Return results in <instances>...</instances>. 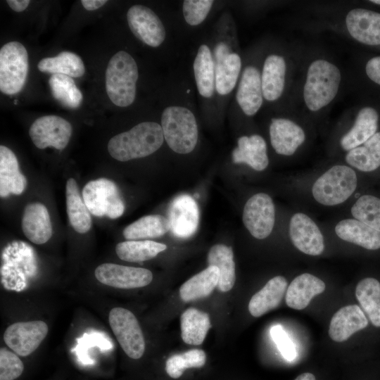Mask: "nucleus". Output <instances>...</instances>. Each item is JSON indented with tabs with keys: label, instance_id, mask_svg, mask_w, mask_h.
Listing matches in <instances>:
<instances>
[{
	"label": "nucleus",
	"instance_id": "f257e3e1",
	"mask_svg": "<svg viewBox=\"0 0 380 380\" xmlns=\"http://www.w3.org/2000/svg\"><path fill=\"white\" fill-rule=\"evenodd\" d=\"M163 141L161 125L155 122H143L112 137L108 151L114 159L125 162L153 153Z\"/></svg>",
	"mask_w": 380,
	"mask_h": 380
},
{
	"label": "nucleus",
	"instance_id": "f03ea898",
	"mask_svg": "<svg viewBox=\"0 0 380 380\" xmlns=\"http://www.w3.org/2000/svg\"><path fill=\"white\" fill-rule=\"evenodd\" d=\"M341 73L334 63L317 59L308 67L303 87V99L307 108L317 111L329 104L337 95Z\"/></svg>",
	"mask_w": 380,
	"mask_h": 380
},
{
	"label": "nucleus",
	"instance_id": "7ed1b4c3",
	"mask_svg": "<svg viewBox=\"0 0 380 380\" xmlns=\"http://www.w3.org/2000/svg\"><path fill=\"white\" fill-rule=\"evenodd\" d=\"M138 67L133 57L120 51L110 59L105 74L106 90L117 106L127 107L136 97Z\"/></svg>",
	"mask_w": 380,
	"mask_h": 380
},
{
	"label": "nucleus",
	"instance_id": "20e7f679",
	"mask_svg": "<svg viewBox=\"0 0 380 380\" xmlns=\"http://www.w3.org/2000/svg\"><path fill=\"white\" fill-rule=\"evenodd\" d=\"M164 139L175 153L186 154L196 147L198 131L193 113L179 106H168L161 116Z\"/></svg>",
	"mask_w": 380,
	"mask_h": 380
},
{
	"label": "nucleus",
	"instance_id": "39448f33",
	"mask_svg": "<svg viewBox=\"0 0 380 380\" xmlns=\"http://www.w3.org/2000/svg\"><path fill=\"white\" fill-rule=\"evenodd\" d=\"M357 184L355 172L346 165H334L322 174L312 189L314 198L319 203L334 206L345 202Z\"/></svg>",
	"mask_w": 380,
	"mask_h": 380
},
{
	"label": "nucleus",
	"instance_id": "423d86ee",
	"mask_svg": "<svg viewBox=\"0 0 380 380\" xmlns=\"http://www.w3.org/2000/svg\"><path fill=\"white\" fill-rule=\"evenodd\" d=\"M28 54L18 42H10L0 49V90L13 95L20 92L26 82Z\"/></svg>",
	"mask_w": 380,
	"mask_h": 380
},
{
	"label": "nucleus",
	"instance_id": "0eeeda50",
	"mask_svg": "<svg viewBox=\"0 0 380 380\" xmlns=\"http://www.w3.org/2000/svg\"><path fill=\"white\" fill-rule=\"evenodd\" d=\"M82 196L89 213L95 216L116 219L124 213L125 204L118 188L110 179L89 182L82 189Z\"/></svg>",
	"mask_w": 380,
	"mask_h": 380
},
{
	"label": "nucleus",
	"instance_id": "6e6552de",
	"mask_svg": "<svg viewBox=\"0 0 380 380\" xmlns=\"http://www.w3.org/2000/svg\"><path fill=\"white\" fill-rule=\"evenodd\" d=\"M108 319L110 328L124 352L130 358H140L145 350V341L134 315L127 309L118 307L110 311Z\"/></svg>",
	"mask_w": 380,
	"mask_h": 380
},
{
	"label": "nucleus",
	"instance_id": "1a4fd4ad",
	"mask_svg": "<svg viewBox=\"0 0 380 380\" xmlns=\"http://www.w3.org/2000/svg\"><path fill=\"white\" fill-rule=\"evenodd\" d=\"M29 135L33 144L39 149L51 146L64 149L72 135L71 124L58 115L38 118L31 125Z\"/></svg>",
	"mask_w": 380,
	"mask_h": 380
},
{
	"label": "nucleus",
	"instance_id": "9d476101",
	"mask_svg": "<svg viewBox=\"0 0 380 380\" xmlns=\"http://www.w3.org/2000/svg\"><path fill=\"white\" fill-rule=\"evenodd\" d=\"M274 221V205L268 194H256L247 201L243 208V222L253 236L258 239L267 237L273 229Z\"/></svg>",
	"mask_w": 380,
	"mask_h": 380
},
{
	"label": "nucleus",
	"instance_id": "9b49d317",
	"mask_svg": "<svg viewBox=\"0 0 380 380\" xmlns=\"http://www.w3.org/2000/svg\"><path fill=\"white\" fill-rule=\"evenodd\" d=\"M48 330L47 324L41 320L15 322L6 328L4 340L15 353L25 357L39 346Z\"/></svg>",
	"mask_w": 380,
	"mask_h": 380
},
{
	"label": "nucleus",
	"instance_id": "f8f14e48",
	"mask_svg": "<svg viewBox=\"0 0 380 380\" xmlns=\"http://www.w3.org/2000/svg\"><path fill=\"white\" fill-rule=\"evenodd\" d=\"M127 20L132 32L144 44L157 47L165 40V27L151 8L142 5H134L127 13Z\"/></svg>",
	"mask_w": 380,
	"mask_h": 380
},
{
	"label": "nucleus",
	"instance_id": "ddd939ff",
	"mask_svg": "<svg viewBox=\"0 0 380 380\" xmlns=\"http://www.w3.org/2000/svg\"><path fill=\"white\" fill-rule=\"evenodd\" d=\"M96 279L107 286L118 289H135L146 286L153 279L152 272L145 268L103 263L94 272Z\"/></svg>",
	"mask_w": 380,
	"mask_h": 380
},
{
	"label": "nucleus",
	"instance_id": "4468645a",
	"mask_svg": "<svg viewBox=\"0 0 380 380\" xmlns=\"http://www.w3.org/2000/svg\"><path fill=\"white\" fill-rule=\"evenodd\" d=\"M289 236L293 246L302 253L319 255L324 249V237L316 223L303 213L294 214L289 223Z\"/></svg>",
	"mask_w": 380,
	"mask_h": 380
},
{
	"label": "nucleus",
	"instance_id": "2eb2a0df",
	"mask_svg": "<svg viewBox=\"0 0 380 380\" xmlns=\"http://www.w3.org/2000/svg\"><path fill=\"white\" fill-rule=\"evenodd\" d=\"M170 231L179 238H188L197 230L199 209L194 199L186 194L175 197L168 208Z\"/></svg>",
	"mask_w": 380,
	"mask_h": 380
},
{
	"label": "nucleus",
	"instance_id": "dca6fc26",
	"mask_svg": "<svg viewBox=\"0 0 380 380\" xmlns=\"http://www.w3.org/2000/svg\"><path fill=\"white\" fill-rule=\"evenodd\" d=\"M215 88L220 95L229 94L234 88L241 68L240 56L230 52L224 42L218 43L214 49Z\"/></svg>",
	"mask_w": 380,
	"mask_h": 380
},
{
	"label": "nucleus",
	"instance_id": "f3484780",
	"mask_svg": "<svg viewBox=\"0 0 380 380\" xmlns=\"http://www.w3.org/2000/svg\"><path fill=\"white\" fill-rule=\"evenodd\" d=\"M346 28L355 40L367 45L380 44V13L365 8L350 10L346 17Z\"/></svg>",
	"mask_w": 380,
	"mask_h": 380
},
{
	"label": "nucleus",
	"instance_id": "a211bd4d",
	"mask_svg": "<svg viewBox=\"0 0 380 380\" xmlns=\"http://www.w3.org/2000/svg\"><path fill=\"white\" fill-rule=\"evenodd\" d=\"M271 144L278 154L293 155L305 139L304 130L293 121L273 118L270 125Z\"/></svg>",
	"mask_w": 380,
	"mask_h": 380
},
{
	"label": "nucleus",
	"instance_id": "6ab92c4d",
	"mask_svg": "<svg viewBox=\"0 0 380 380\" xmlns=\"http://www.w3.org/2000/svg\"><path fill=\"white\" fill-rule=\"evenodd\" d=\"M261 75L253 65L245 68L236 91V99L243 112L248 116L254 115L263 102Z\"/></svg>",
	"mask_w": 380,
	"mask_h": 380
},
{
	"label": "nucleus",
	"instance_id": "aec40b11",
	"mask_svg": "<svg viewBox=\"0 0 380 380\" xmlns=\"http://www.w3.org/2000/svg\"><path fill=\"white\" fill-rule=\"evenodd\" d=\"M368 320L364 311L357 305H349L339 309L332 317L329 337L334 341L343 342L354 333L366 328Z\"/></svg>",
	"mask_w": 380,
	"mask_h": 380
},
{
	"label": "nucleus",
	"instance_id": "412c9836",
	"mask_svg": "<svg viewBox=\"0 0 380 380\" xmlns=\"http://www.w3.org/2000/svg\"><path fill=\"white\" fill-rule=\"evenodd\" d=\"M21 225L25 236L35 244L45 243L52 236L49 213L42 203H32L26 205Z\"/></svg>",
	"mask_w": 380,
	"mask_h": 380
},
{
	"label": "nucleus",
	"instance_id": "4be33fe9",
	"mask_svg": "<svg viewBox=\"0 0 380 380\" xmlns=\"http://www.w3.org/2000/svg\"><path fill=\"white\" fill-rule=\"evenodd\" d=\"M322 280L309 273L296 277L289 284L286 292V305L294 310H303L315 296L325 290Z\"/></svg>",
	"mask_w": 380,
	"mask_h": 380
},
{
	"label": "nucleus",
	"instance_id": "5701e85b",
	"mask_svg": "<svg viewBox=\"0 0 380 380\" xmlns=\"http://www.w3.org/2000/svg\"><path fill=\"white\" fill-rule=\"evenodd\" d=\"M232 160L236 164L246 163L255 170H264L269 164L265 139L258 134L241 137L232 152Z\"/></svg>",
	"mask_w": 380,
	"mask_h": 380
},
{
	"label": "nucleus",
	"instance_id": "b1692460",
	"mask_svg": "<svg viewBox=\"0 0 380 380\" xmlns=\"http://www.w3.org/2000/svg\"><path fill=\"white\" fill-rule=\"evenodd\" d=\"M25 177L20 173L15 153L8 147L0 146V196L11 194L20 195L26 186Z\"/></svg>",
	"mask_w": 380,
	"mask_h": 380
},
{
	"label": "nucleus",
	"instance_id": "393cba45",
	"mask_svg": "<svg viewBox=\"0 0 380 380\" xmlns=\"http://www.w3.org/2000/svg\"><path fill=\"white\" fill-rule=\"evenodd\" d=\"M287 281L282 276H276L251 298L248 310L255 317H259L277 308L286 291Z\"/></svg>",
	"mask_w": 380,
	"mask_h": 380
},
{
	"label": "nucleus",
	"instance_id": "a878e982",
	"mask_svg": "<svg viewBox=\"0 0 380 380\" xmlns=\"http://www.w3.org/2000/svg\"><path fill=\"white\" fill-rule=\"evenodd\" d=\"M378 120L379 115L374 108H362L357 115L353 126L341 137V148L349 151L364 144L376 133Z\"/></svg>",
	"mask_w": 380,
	"mask_h": 380
},
{
	"label": "nucleus",
	"instance_id": "bb28decb",
	"mask_svg": "<svg viewBox=\"0 0 380 380\" xmlns=\"http://www.w3.org/2000/svg\"><path fill=\"white\" fill-rule=\"evenodd\" d=\"M286 72V61L281 56L271 54L266 58L262 68L261 82L263 97L267 101H276L282 95Z\"/></svg>",
	"mask_w": 380,
	"mask_h": 380
},
{
	"label": "nucleus",
	"instance_id": "cd10ccee",
	"mask_svg": "<svg viewBox=\"0 0 380 380\" xmlns=\"http://www.w3.org/2000/svg\"><path fill=\"white\" fill-rule=\"evenodd\" d=\"M337 236L343 241L368 250L380 248V232L356 219H345L335 227Z\"/></svg>",
	"mask_w": 380,
	"mask_h": 380
},
{
	"label": "nucleus",
	"instance_id": "c85d7f7f",
	"mask_svg": "<svg viewBox=\"0 0 380 380\" xmlns=\"http://www.w3.org/2000/svg\"><path fill=\"white\" fill-rule=\"evenodd\" d=\"M65 196L66 210L70 225L80 234L87 233L91 227V217L73 178L67 180Z\"/></svg>",
	"mask_w": 380,
	"mask_h": 380
},
{
	"label": "nucleus",
	"instance_id": "c756f323",
	"mask_svg": "<svg viewBox=\"0 0 380 380\" xmlns=\"http://www.w3.org/2000/svg\"><path fill=\"white\" fill-rule=\"evenodd\" d=\"M220 270L208 266L184 282L179 289V296L184 302H189L209 296L217 287Z\"/></svg>",
	"mask_w": 380,
	"mask_h": 380
},
{
	"label": "nucleus",
	"instance_id": "7c9ffc66",
	"mask_svg": "<svg viewBox=\"0 0 380 380\" xmlns=\"http://www.w3.org/2000/svg\"><path fill=\"white\" fill-rule=\"evenodd\" d=\"M208 262L209 266H215L220 270L218 289L222 292L231 290L236 279L232 248L224 244L214 245L208 252Z\"/></svg>",
	"mask_w": 380,
	"mask_h": 380
},
{
	"label": "nucleus",
	"instance_id": "2f4dec72",
	"mask_svg": "<svg viewBox=\"0 0 380 380\" xmlns=\"http://www.w3.org/2000/svg\"><path fill=\"white\" fill-rule=\"evenodd\" d=\"M181 336L190 345L201 344L211 327L209 315L196 308H190L180 317Z\"/></svg>",
	"mask_w": 380,
	"mask_h": 380
},
{
	"label": "nucleus",
	"instance_id": "473e14b6",
	"mask_svg": "<svg viewBox=\"0 0 380 380\" xmlns=\"http://www.w3.org/2000/svg\"><path fill=\"white\" fill-rule=\"evenodd\" d=\"M195 80L199 94L210 98L215 87L214 60L210 48L206 44L199 46L194 62Z\"/></svg>",
	"mask_w": 380,
	"mask_h": 380
},
{
	"label": "nucleus",
	"instance_id": "72a5a7b5",
	"mask_svg": "<svg viewBox=\"0 0 380 380\" xmlns=\"http://www.w3.org/2000/svg\"><path fill=\"white\" fill-rule=\"evenodd\" d=\"M346 161L362 172L376 170L380 166V132L362 145L350 150L346 156Z\"/></svg>",
	"mask_w": 380,
	"mask_h": 380
},
{
	"label": "nucleus",
	"instance_id": "f704fd0d",
	"mask_svg": "<svg viewBox=\"0 0 380 380\" xmlns=\"http://www.w3.org/2000/svg\"><path fill=\"white\" fill-rule=\"evenodd\" d=\"M37 68L42 72L64 75L70 77H80L85 72L82 58L70 51H62L54 57L42 58L38 63Z\"/></svg>",
	"mask_w": 380,
	"mask_h": 380
},
{
	"label": "nucleus",
	"instance_id": "c9c22d12",
	"mask_svg": "<svg viewBox=\"0 0 380 380\" xmlns=\"http://www.w3.org/2000/svg\"><path fill=\"white\" fill-rule=\"evenodd\" d=\"M170 230L169 220L160 215L144 216L131 223L122 232L127 240L157 238Z\"/></svg>",
	"mask_w": 380,
	"mask_h": 380
},
{
	"label": "nucleus",
	"instance_id": "e433bc0d",
	"mask_svg": "<svg viewBox=\"0 0 380 380\" xmlns=\"http://www.w3.org/2000/svg\"><path fill=\"white\" fill-rule=\"evenodd\" d=\"M355 296L360 305L372 324L380 327V283L372 277L360 281L356 286Z\"/></svg>",
	"mask_w": 380,
	"mask_h": 380
},
{
	"label": "nucleus",
	"instance_id": "4c0bfd02",
	"mask_svg": "<svg viewBox=\"0 0 380 380\" xmlns=\"http://www.w3.org/2000/svg\"><path fill=\"white\" fill-rule=\"evenodd\" d=\"M166 248L165 244L153 241L129 240L118 243L115 252L124 261L138 262L152 259Z\"/></svg>",
	"mask_w": 380,
	"mask_h": 380
},
{
	"label": "nucleus",
	"instance_id": "58836bf2",
	"mask_svg": "<svg viewBox=\"0 0 380 380\" xmlns=\"http://www.w3.org/2000/svg\"><path fill=\"white\" fill-rule=\"evenodd\" d=\"M49 85L53 98L68 108H78L83 99L81 91L72 77L60 74L52 75Z\"/></svg>",
	"mask_w": 380,
	"mask_h": 380
},
{
	"label": "nucleus",
	"instance_id": "ea45409f",
	"mask_svg": "<svg viewBox=\"0 0 380 380\" xmlns=\"http://www.w3.org/2000/svg\"><path fill=\"white\" fill-rule=\"evenodd\" d=\"M206 362L205 353L200 349H192L169 357L165 364L167 374L173 379L180 377L188 368H199Z\"/></svg>",
	"mask_w": 380,
	"mask_h": 380
},
{
	"label": "nucleus",
	"instance_id": "a19ab883",
	"mask_svg": "<svg viewBox=\"0 0 380 380\" xmlns=\"http://www.w3.org/2000/svg\"><path fill=\"white\" fill-rule=\"evenodd\" d=\"M355 219L380 232V199L372 195L360 196L351 208Z\"/></svg>",
	"mask_w": 380,
	"mask_h": 380
},
{
	"label": "nucleus",
	"instance_id": "79ce46f5",
	"mask_svg": "<svg viewBox=\"0 0 380 380\" xmlns=\"http://www.w3.org/2000/svg\"><path fill=\"white\" fill-rule=\"evenodd\" d=\"M214 1L212 0H185L182 11L186 22L192 26L201 24L207 17Z\"/></svg>",
	"mask_w": 380,
	"mask_h": 380
},
{
	"label": "nucleus",
	"instance_id": "37998d69",
	"mask_svg": "<svg viewBox=\"0 0 380 380\" xmlns=\"http://www.w3.org/2000/svg\"><path fill=\"white\" fill-rule=\"evenodd\" d=\"M24 365L16 353L5 348L0 350V380H14L19 377Z\"/></svg>",
	"mask_w": 380,
	"mask_h": 380
},
{
	"label": "nucleus",
	"instance_id": "c03bdc74",
	"mask_svg": "<svg viewBox=\"0 0 380 380\" xmlns=\"http://www.w3.org/2000/svg\"><path fill=\"white\" fill-rule=\"evenodd\" d=\"M270 335L282 356L289 361L296 357V346L281 325H275L270 329Z\"/></svg>",
	"mask_w": 380,
	"mask_h": 380
},
{
	"label": "nucleus",
	"instance_id": "a18cd8bd",
	"mask_svg": "<svg viewBox=\"0 0 380 380\" xmlns=\"http://www.w3.org/2000/svg\"><path fill=\"white\" fill-rule=\"evenodd\" d=\"M365 71L371 80L380 85V56L369 59L366 64Z\"/></svg>",
	"mask_w": 380,
	"mask_h": 380
},
{
	"label": "nucleus",
	"instance_id": "49530a36",
	"mask_svg": "<svg viewBox=\"0 0 380 380\" xmlns=\"http://www.w3.org/2000/svg\"><path fill=\"white\" fill-rule=\"evenodd\" d=\"M6 3L15 12H21L27 8L30 3L29 0H7Z\"/></svg>",
	"mask_w": 380,
	"mask_h": 380
},
{
	"label": "nucleus",
	"instance_id": "de8ad7c7",
	"mask_svg": "<svg viewBox=\"0 0 380 380\" xmlns=\"http://www.w3.org/2000/svg\"><path fill=\"white\" fill-rule=\"evenodd\" d=\"M106 0H82L83 7L87 11H94L103 6Z\"/></svg>",
	"mask_w": 380,
	"mask_h": 380
},
{
	"label": "nucleus",
	"instance_id": "09e8293b",
	"mask_svg": "<svg viewBox=\"0 0 380 380\" xmlns=\"http://www.w3.org/2000/svg\"><path fill=\"white\" fill-rule=\"evenodd\" d=\"M294 380H315V377L311 373L305 372L298 376Z\"/></svg>",
	"mask_w": 380,
	"mask_h": 380
},
{
	"label": "nucleus",
	"instance_id": "8fccbe9b",
	"mask_svg": "<svg viewBox=\"0 0 380 380\" xmlns=\"http://www.w3.org/2000/svg\"><path fill=\"white\" fill-rule=\"evenodd\" d=\"M370 2L380 5V0H372Z\"/></svg>",
	"mask_w": 380,
	"mask_h": 380
}]
</instances>
